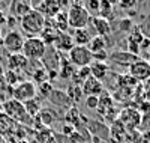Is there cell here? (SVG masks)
<instances>
[{
	"label": "cell",
	"mask_w": 150,
	"mask_h": 143,
	"mask_svg": "<svg viewBox=\"0 0 150 143\" xmlns=\"http://www.w3.org/2000/svg\"><path fill=\"white\" fill-rule=\"evenodd\" d=\"M20 26H21V30L29 35V36H38L41 35V32L44 30V26H45V17L41 14L39 11L32 9L27 15H24L20 20Z\"/></svg>",
	"instance_id": "obj_1"
},
{
	"label": "cell",
	"mask_w": 150,
	"mask_h": 143,
	"mask_svg": "<svg viewBox=\"0 0 150 143\" xmlns=\"http://www.w3.org/2000/svg\"><path fill=\"white\" fill-rule=\"evenodd\" d=\"M68 21H69V27H72L74 30L87 27V24L90 23V15L86 11L84 3L81 2L71 3L68 9Z\"/></svg>",
	"instance_id": "obj_2"
},
{
	"label": "cell",
	"mask_w": 150,
	"mask_h": 143,
	"mask_svg": "<svg viewBox=\"0 0 150 143\" xmlns=\"http://www.w3.org/2000/svg\"><path fill=\"white\" fill-rule=\"evenodd\" d=\"M21 53L26 56V59L30 62H39L44 59L45 53H47V45L45 42L41 39L39 36H29L23 45V51Z\"/></svg>",
	"instance_id": "obj_3"
},
{
	"label": "cell",
	"mask_w": 150,
	"mask_h": 143,
	"mask_svg": "<svg viewBox=\"0 0 150 143\" xmlns=\"http://www.w3.org/2000/svg\"><path fill=\"white\" fill-rule=\"evenodd\" d=\"M3 112L8 118H11L12 121L15 122H21V124H27V118H32L26 113V109H24V104L11 98V99H6L3 102Z\"/></svg>",
	"instance_id": "obj_4"
},
{
	"label": "cell",
	"mask_w": 150,
	"mask_h": 143,
	"mask_svg": "<svg viewBox=\"0 0 150 143\" xmlns=\"http://www.w3.org/2000/svg\"><path fill=\"white\" fill-rule=\"evenodd\" d=\"M38 95V86L32 80H23L15 87H12V98L20 102H27Z\"/></svg>",
	"instance_id": "obj_5"
},
{
	"label": "cell",
	"mask_w": 150,
	"mask_h": 143,
	"mask_svg": "<svg viewBox=\"0 0 150 143\" xmlns=\"http://www.w3.org/2000/svg\"><path fill=\"white\" fill-rule=\"evenodd\" d=\"M69 62L74 65L75 68H84V66H90L93 62V54L90 53V50L87 47L81 45H75L69 51Z\"/></svg>",
	"instance_id": "obj_6"
},
{
	"label": "cell",
	"mask_w": 150,
	"mask_h": 143,
	"mask_svg": "<svg viewBox=\"0 0 150 143\" xmlns=\"http://www.w3.org/2000/svg\"><path fill=\"white\" fill-rule=\"evenodd\" d=\"M24 36L21 32L12 29L9 30L2 39V44H3V48L8 51L9 54H17V53H21L23 51V45H24Z\"/></svg>",
	"instance_id": "obj_7"
},
{
	"label": "cell",
	"mask_w": 150,
	"mask_h": 143,
	"mask_svg": "<svg viewBox=\"0 0 150 143\" xmlns=\"http://www.w3.org/2000/svg\"><path fill=\"white\" fill-rule=\"evenodd\" d=\"M119 121L126 127L128 133H134L138 129L140 122H141V113L138 109H134V107H126L123 109L119 113Z\"/></svg>",
	"instance_id": "obj_8"
},
{
	"label": "cell",
	"mask_w": 150,
	"mask_h": 143,
	"mask_svg": "<svg viewBox=\"0 0 150 143\" xmlns=\"http://www.w3.org/2000/svg\"><path fill=\"white\" fill-rule=\"evenodd\" d=\"M128 69H129V74H131L138 83H141V82H149V80H150V65H149L147 60H144V59L137 60L135 63L131 65Z\"/></svg>",
	"instance_id": "obj_9"
},
{
	"label": "cell",
	"mask_w": 150,
	"mask_h": 143,
	"mask_svg": "<svg viewBox=\"0 0 150 143\" xmlns=\"http://www.w3.org/2000/svg\"><path fill=\"white\" fill-rule=\"evenodd\" d=\"M54 107L60 109V110H69L71 107H74V102L71 101L69 95L62 89H53V92L50 94V97L47 98Z\"/></svg>",
	"instance_id": "obj_10"
},
{
	"label": "cell",
	"mask_w": 150,
	"mask_h": 143,
	"mask_svg": "<svg viewBox=\"0 0 150 143\" xmlns=\"http://www.w3.org/2000/svg\"><path fill=\"white\" fill-rule=\"evenodd\" d=\"M86 128L92 137H95L98 140H110V127H107L104 122L89 119Z\"/></svg>",
	"instance_id": "obj_11"
},
{
	"label": "cell",
	"mask_w": 150,
	"mask_h": 143,
	"mask_svg": "<svg viewBox=\"0 0 150 143\" xmlns=\"http://www.w3.org/2000/svg\"><path fill=\"white\" fill-rule=\"evenodd\" d=\"M33 9L39 11L45 18H54L62 11V5H60V2H57V0H44V2L35 5Z\"/></svg>",
	"instance_id": "obj_12"
},
{
	"label": "cell",
	"mask_w": 150,
	"mask_h": 143,
	"mask_svg": "<svg viewBox=\"0 0 150 143\" xmlns=\"http://www.w3.org/2000/svg\"><path fill=\"white\" fill-rule=\"evenodd\" d=\"M140 59H141L140 56L132 54V53H129V51H114V53H111L108 56V60H111L112 63L123 65V66H128V68Z\"/></svg>",
	"instance_id": "obj_13"
},
{
	"label": "cell",
	"mask_w": 150,
	"mask_h": 143,
	"mask_svg": "<svg viewBox=\"0 0 150 143\" xmlns=\"http://www.w3.org/2000/svg\"><path fill=\"white\" fill-rule=\"evenodd\" d=\"M32 9H33V5H32V2H27V0H15V2L9 3L11 15L15 17L17 20H21L24 15H27Z\"/></svg>",
	"instance_id": "obj_14"
},
{
	"label": "cell",
	"mask_w": 150,
	"mask_h": 143,
	"mask_svg": "<svg viewBox=\"0 0 150 143\" xmlns=\"http://www.w3.org/2000/svg\"><path fill=\"white\" fill-rule=\"evenodd\" d=\"M81 90H83V95H86V97H92V95L99 97L104 92V84H102V82L96 80L95 77L90 75L89 79L81 84Z\"/></svg>",
	"instance_id": "obj_15"
},
{
	"label": "cell",
	"mask_w": 150,
	"mask_h": 143,
	"mask_svg": "<svg viewBox=\"0 0 150 143\" xmlns=\"http://www.w3.org/2000/svg\"><path fill=\"white\" fill-rule=\"evenodd\" d=\"M53 47L57 50V51H69L75 47V42H74V38L69 32H65V33H59V36L56 38V41L53 44Z\"/></svg>",
	"instance_id": "obj_16"
},
{
	"label": "cell",
	"mask_w": 150,
	"mask_h": 143,
	"mask_svg": "<svg viewBox=\"0 0 150 143\" xmlns=\"http://www.w3.org/2000/svg\"><path fill=\"white\" fill-rule=\"evenodd\" d=\"M6 65H8V69L21 72L23 69H26V68H27L29 60L26 59V56H24L23 53L9 54V56H8V62H6Z\"/></svg>",
	"instance_id": "obj_17"
},
{
	"label": "cell",
	"mask_w": 150,
	"mask_h": 143,
	"mask_svg": "<svg viewBox=\"0 0 150 143\" xmlns=\"http://www.w3.org/2000/svg\"><path fill=\"white\" fill-rule=\"evenodd\" d=\"M111 109H114V99H112V97L108 94V92H104L99 95V104H98V109H96V112L99 113V114H102V116H105Z\"/></svg>",
	"instance_id": "obj_18"
},
{
	"label": "cell",
	"mask_w": 150,
	"mask_h": 143,
	"mask_svg": "<svg viewBox=\"0 0 150 143\" xmlns=\"http://www.w3.org/2000/svg\"><path fill=\"white\" fill-rule=\"evenodd\" d=\"M89 68H90L92 77H95V79L99 80V82H101L102 79H105V75H107L108 71H110V66H108L107 62H95V60H93Z\"/></svg>",
	"instance_id": "obj_19"
},
{
	"label": "cell",
	"mask_w": 150,
	"mask_h": 143,
	"mask_svg": "<svg viewBox=\"0 0 150 143\" xmlns=\"http://www.w3.org/2000/svg\"><path fill=\"white\" fill-rule=\"evenodd\" d=\"M126 133H128L126 127H125L119 119L114 121L110 127V137H116V143H122L123 140H126L125 139L126 137Z\"/></svg>",
	"instance_id": "obj_20"
},
{
	"label": "cell",
	"mask_w": 150,
	"mask_h": 143,
	"mask_svg": "<svg viewBox=\"0 0 150 143\" xmlns=\"http://www.w3.org/2000/svg\"><path fill=\"white\" fill-rule=\"evenodd\" d=\"M93 27L98 33V36H108L111 33V26H110V21L102 18V17H95L93 18Z\"/></svg>",
	"instance_id": "obj_21"
},
{
	"label": "cell",
	"mask_w": 150,
	"mask_h": 143,
	"mask_svg": "<svg viewBox=\"0 0 150 143\" xmlns=\"http://www.w3.org/2000/svg\"><path fill=\"white\" fill-rule=\"evenodd\" d=\"M59 30L54 27V26H44V30L41 32V39L45 42V45L47 47H51L53 44H54V41H56V38L59 36Z\"/></svg>",
	"instance_id": "obj_22"
},
{
	"label": "cell",
	"mask_w": 150,
	"mask_h": 143,
	"mask_svg": "<svg viewBox=\"0 0 150 143\" xmlns=\"http://www.w3.org/2000/svg\"><path fill=\"white\" fill-rule=\"evenodd\" d=\"M72 38H74V42L75 45H81V47H87L92 39V36H90V32L86 29H77V30H74L72 33Z\"/></svg>",
	"instance_id": "obj_23"
},
{
	"label": "cell",
	"mask_w": 150,
	"mask_h": 143,
	"mask_svg": "<svg viewBox=\"0 0 150 143\" xmlns=\"http://www.w3.org/2000/svg\"><path fill=\"white\" fill-rule=\"evenodd\" d=\"M54 20V26H56V29L60 32V33H65L68 32L69 29V21H68V11H63L62 9L59 14L53 18Z\"/></svg>",
	"instance_id": "obj_24"
},
{
	"label": "cell",
	"mask_w": 150,
	"mask_h": 143,
	"mask_svg": "<svg viewBox=\"0 0 150 143\" xmlns=\"http://www.w3.org/2000/svg\"><path fill=\"white\" fill-rule=\"evenodd\" d=\"M87 48L90 50L92 54H96V53H101V51H105L107 48V44H105V38L104 36H92V39L87 45Z\"/></svg>",
	"instance_id": "obj_25"
},
{
	"label": "cell",
	"mask_w": 150,
	"mask_h": 143,
	"mask_svg": "<svg viewBox=\"0 0 150 143\" xmlns=\"http://www.w3.org/2000/svg\"><path fill=\"white\" fill-rule=\"evenodd\" d=\"M75 72V66L69 62V59H62L60 60V66H59V77L60 79H72V75Z\"/></svg>",
	"instance_id": "obj_26"
},
{
	"label": "cell",
	"mask_w": 150,
	"mask_h": 143,
	"mask_svg": "<svg viewBox=\"0 0 150 143\" xmlns=\"http://www.w3.org/2000/svg\"><path fill=\"white\" fill-rule=\"evenodd\" d=\"M24 109H26V113L29 114V116H32V118H35V116H38L41 113V110H42V106H41V101H39V98H33V99H30V101H27V102H24Z\"/></svg>",
	"instance_id": "obj_27"
},
{
	"label": "cell",
	"mask_w": 150,
	"mask_h": 143,
	"mask_svg": "<svg viewBox=\"0 0 150 143\" xmlns=\"http://www.w3.org/2000/svg\"><path fill=\"white\" fill-rule=\"evenodd\" d=\"M117 84L122 89H132V87H135L137 84H138V82H137L129 72H126V74L117 75Z\"/></svg>",
	"instance_id": "obj_28"
},
{
	"label": "cell",
	"mask_w": 150,
	"mask_h": 143,
	"mask_svg": "<svg viewBox=\"0 0 150 143\" xmlns=\"http://www.w3.org/2000/svg\"><path fill=\"white\" fill-rule=\"evenodd\" d=\"M3 79H5L6 84H8V86H11V87H15L18 83H21L20 72H17V71L6 69V71H5V74H3Z\"/></svg>",
	"instance_id": "obj_29"
},
{
	"label": "cell",
	"mask_w": 150,
	"mask_h": 143,
	"mask_svg": "<svg viewBox=\"0 0 150 143\" xmlns=\"http://www.w3.org/2000/svg\"><path fill=\"white\" fill-rule=\"evenodd\" d=\"M32 82L38 86L41 83H45V82H50L48 80V71L45 68H39V69H35L32 72Z\"/></svg>",
	"instance_id": "obj_30"
},
{
	"label": "cell",
	"mask_w": 150,
	"mask_h": 143,
	"mask_svg": "<svg viewBox=\"0 0 150 143\" xmlns=\"http://www.w3.org/2000/svg\"><path fill=\"white\" fill-rule=\"evenodd\" d=\"M84 8L86 11L89 12L90 17H99V8H101V2L99 0H87L84 3Z\"/></svg>",
	"instance_id": "obj_31"
},
{
	"label": "cell",
	"mask_w": 150,
	"mask_h": 143,
	"mask_svg": "<svg viewBox=\"0 0 150 143\" xmlns=\"http://www.w3.org/2000/svg\"><path fill=\"white\" fill-rule=\"evenodd\" d=\"M66 94L69 95V98H71V101H72L74 104H77V102L81 99V97H83V90H81V86H75V84H71V86H69V89L66 90Z\"/></svg>",
	"instance_id": "obj_32"
},
{
	"label": "cell",
	"mask_w": 150,
	"mask_h": 143,
	"mask_svg": "<svg viewBox=\"0 0 150 143\" xmlns=\"http://www.w3.org/2000/svg\"><path fill=\"white\" fill-rule=\"evenodd\" d=\"M138 131L143 134H150V112L141 114V122L138 127Z\"/></svg>",
	"instance_id": "obj_33"
},
{
	"label": "cell",
	"mask_w": 150,
	"mask_h": 143,
	"mask_svg": "<svg viewBox=\"0 0 150 143\" xmlns=\"http://www.w3.org/2000/svg\"><path fill=\"white\" fill-rule=\"evenodd\" d=\"M111 12H112V2L102 0V2H101V8H99V17L108 20L111 17Z\"/></svg>",
	"instance_id": "obj_34"
},
{
	"label": "cell",
	"mask_w": 150,
	"mask_h": 143,
	"mask_svg": "<svg viewBox=\"0 0 150 143\" xmlns=\"http://www.w3.org/2000/svg\"><path fill=\"white\" fill-rule=\"evenodd\" d=\"M53 84H51V82H45V83H41V84H38V92H39L44 98H48L50 97V94L53 92Z\"/></svg>",
	"instance_id": "obj_35"
},
{
	"label": "cell",
	"mask_w": 150,
	"mask_h": 143,
	"mask_svg": "<svg viewBox=\"0 0 150 143\" xmlns=\"http://www.w3.org/2000/svg\"><path fill=\"white\" fill-rule=\"evenodd\" d=\"M53 143H75V142L71 137L62 134L59 131V133H53Z\"/></svg>",
	"instance_id": "obj_36"
},
{
	"label": "cell",
	"mask_w": 150,
	"mask_h": 143,
	"mask_svg": "<svg viewBox=\"0 0 150 143\" xmlns=\"http://www.w3.org/2000/svg\"><path fill=\"white\" fill-rule=\"evenodd\" d=\"M99 104V97L92 95V97H86V107L89 110H96Z\"/></svg>",
	"instance_id": "obj_37"
},
{
	"label": "cell",
	"mask_w": 150,
	"mask_h": 143,
	"mask_svg": "<svg viewBox=\"0 0 150 143\" xmlns=\"http://www.w3.org/2000/svg\"><path fill=\"white\" fill-rule=\"evenodd\" d=\"M120 26H119V29L122 30V32H125V33H128L129 30H132V27H134V23H132V20L131 18H122L120 21Z\"/></svg>",
	"instance_id": "obj_38"
},
{
	"label": "cell",
	"mask_w": 150,
	"mask_h": 143,
	"mask_svg": "<svg viewBox=\"0 0 150 143\" xmlns=\"http://www.w3.org/2000/svg\"><path fill=\"white\" fill-rule=\"evenodd\" d=\"M108 53L107 51H101V53H96V54H93V60L95 62H107L108 60Z\"/></svg>",
	"instance_id": "obj_39"
},
{
	"label": "cell",
	"mask_w": 150,
	"mask_h": 143,
	"mask_svg": "<svg viewBox=\"0 0 150 143\" xmlns=\"http://www.w3.org/2000/svg\"><path fill=\"white\" fill-rule=\"evenodd\" d=\"M119 6L123 8V9H128V8L137 6V2H135V0H123V2H119Z\"/></svg>",
	"instance_id": "obj_40"
},
{
	"label": "cell",
	"mask_w": 150,
	"mask_h": 143,
	"mask_svg": "<svg viewBox=\"0 0 150 143\" xmlns=\"http://www.w3.org/2000/svg\"><path fill=\"white\" fill-rule=\"evenodd\" d=\"M15 23H17V18H15V17H12L11 14L6 17V24L9 26V27H14V26H15Z\"/></svg>",
	"instance_id": "obj_41"
},
{
	"label": "cell",
	"mask_w": 150,
	"mask_h": 143,
	"mask_svg": "<svg viewBox=\"0 0 150 143\" xmlns=\"http://www.w3.org/2000/svg\"><path fill=\"white\" fill-rule=\"evenodd\" d=\"M6 14H5V12L3 11H0V26H2V24H6Z\"/></svg>",
	"instance_id": "obj_42"
},
{
	"label": "cell",
	"mask_w": 150,
	"mask_h": 143,
	"mask_svg": "<svg viewBox=\"0 0 150 143\" xmlns=\"http://www.w3.org/2000/svg\"><path fill=\"white\" fill-rule=\"evenodd\" d=\"M15 143H30V142H29V140H26V139H23V140L20 139V140H17Z\"/></svg>",
	"instance_id": "obj_43"
},
{
	"label": "cell",
	"mask_w": 150,
	"mask_h": 143,
	"mask_svg": "<svg viewBox=\"0 0 150 143\" xmlns=\"http://www.w3.org/2000/svg\"><path fill=\"white\" fill-rule=\"evenodd\" d=\"M5 74V71H3V68H2V65H0V77H2Z\"/></svg>",
	"instance_id": "obj_44"
},
{
	"label": "cell",
	"mask_w": 150,
	"mask_h": 143,
	"mask_svg": "<svg viewBox=\"0 0 150 143\" xmlns=\"http://www.w3.org/2000/svg\"><path fill=\"white\" fill-rule=\"evenodd\" d=\"M122 143H134V142H131V140H123Z\"/></svg>",
	"instance_id": "obj_45"
},
{
	"label": "cell",
	"mask_w": 150,
	"mask_h": 143,
	"mask_svg": "<svg viewBox=\"0 0 150 143\" xmlns=\"http://www.w3.org/2000/svg\"><path fill=\"white\" fill-rule=\"evenodd\" d=\"M147 63L150 65V54H149V59H147Z\"/></svg>",
	"instance_id": "obj_46"
},
{
	"label": "cell",
	"mask_w": 150,
	"mask_h": 143,
	"mask_svg": "<svg viewBox=\"0 0 150 143\" xmlns=\"http://www.w3.org/2000/svg\"><path fill=\"white\" fill-rule=\"evenodd\" d=\"M0 42H2V35H0Z\"/></svg>",
	"instance_id": "obj_47"
}]
</instances>
